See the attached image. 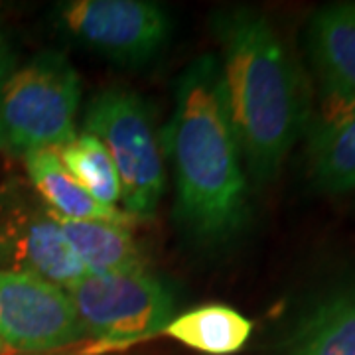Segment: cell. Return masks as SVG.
Returning a JSON list of instances; mask_svg holds the SVG:
<instances>
[{
  "label": "cell",
  "instance_id": "obj_1",
  "mask_svg": "<svg viewBox=\"0 0 355 355\" xmlns=\"http://www.w3.org/2000/svg\"><path fill=\"white\" fill-rule=\"evenodd\" d=\"M219 91L254 186L270 184L310 123L306 79L272 22L251 8L214 18Z\"/></svg>",
  "mask_w": 355,
  "mask_h": 355
},
{
  "label": "cell",
  "instance_id": "obj_2",
  "mask_svg": "<svg viewBox=\"0 0 355 355\" xmlns=\"http://www.w3.org/2000/svg\"><path fill=\"white\" fill-rule=\"evenodd\" d=\"M162 148L174 170L180 227L205 247L235 239L249 221V186L214 53L198 55L178 77Z\"/></svg>",
  "mask_w": 355,
  "mask_h": 355
},
{
  "label": "cell",
  "instance_id": "obj_3",
  "mask_svg": "<svg viewBox=\"0 0 355 355\" xmlns=\"http://www.w3.org/2000/svg\"><path fill=\"white\" fill-rule=\"evenodd\" d=\"M81 79L58 51H44L0 79V150H58L76 139Z\"/></svg>",
  "mask_w": 355,
  "mask_h": 355
},
{
  "label": "cell",
  "instance_id": "obj_4",
  "mask_svg": "<svg viewBox=\"0 0 355 355\" xmlns=\"http://www.w3.org/2000/svg\"><path fill=\"white\" fill-rule=\"evenodd\" d=\"M83 132L101 142L119 172L123 211L150 219L164 193V148L146 101L135 91L109 87L93 95Z\"/></svg>",
  "mask_w": 355,
  "mask_h": 355
},
{
  "label": "cell",
  "instance_id": "obj_5",
  "mask_svg": "<svg viewBox=\"0 0 355 355\" xmlns=\"http://www.w3.org/2000/svg\"><path fill=\"white\" fill-rule=\"evenodd\" d=\"M85 334L105 343L160 336L174 318V296L150 272L87 275L65 288Z\"/></svg>",
  "mask_w": 355,
  "mask_h": 355
},
{
  "label": "cell",
  "instance_id": "obj_6",
  "mask_svg": "<svg viewBox=\"0 0 355 355\" xmlns=\"http://www.w3.org/2000/svg\"><path fill=\"white\" fill-rule=\"evenodd\" d=\"M55 22L81 46L125 65L148 64L172 32L164 6L148 0H67L55 6Z\"/></svg>",
  "mask_w": 355,
  "mask_h": 355
},
{
  "label": "cell",
  "instance_id": "obj_7",
  "mask_svg": "<svg viewBox=\"0 0 355 355\" xmlns=\"http://www.w3.org/2000/svg\"><path fill=\"white\" fill-rule=\"evenodd\" d=\"M0 270L28 272L62 288L87 277L53 214L16 186L0 190Z\"/></svg>",
  "mask_w": 355,
  "mask_h": 355
},
{
  "label": "cell",
  "instance_id": "obj_8",
  "mask_svg": "<svg viewBox=\"0 0 355 355\" xmlns=\"http://www.w3.org/2000/svg\"><path fill=\"white\" fill-rule=\"evenodd\" d=\"M85 334L67 292L48 280L0 270V342L18 352H53Z\"/></svg>",
  "mask_w": 355,
  "mask_h": 355
},
{
  "label": "cell",
  "instance_id": "obj_9",
  "mask_svg": "<svg viewBox=\"0 0 355 355\" xmlns=\"http://www.w3.org/2000/svg\"><path fill=\"white\" fill-rule=\"evenodd\" d=\"M282 355H355V272L300 308L282 340Z\"/></svg>",
  "mask_w": 355,
  "mask_h": 355
},
{
  "label": "cell",
  "instance_id": "obj_10",
  "mask_svg": "<svg viewBox=\"0 0 355 355\" xmlns=\"http://www.w3.org/2000/svg\"><path fill=\"white\" fill-rule=\"evenodd\" d=\"M308 51L324 93V107H355V2L318 8L308 24Z\"/></svg>",
  "mask_w": 355,
  "mask_h": 355
},
{
  "label": "cell",
  "instance_id": "obj_11",
  "mask_svg": "<svg viewBox=\"0 0 355 355\" xmlns=\"http://www.w3.org/2000/svg\"><path fill=\"white\" fill-rule=\"evenodd\" d=\"M306 158L318 190L340 196L355 190V107H324L306 128Z\"/></svg>",
  "mask_w": 355,
  "mask_h": 355
},
{
  "label": "cell",
  "instance_id": "obj_12",
  "mask_svg": "<svg viewBox=\"0 0 355 355\" xmlns=\"http://www.w3.org/2000/svg\"><path fill=\"white\" fill-rule=\"evenodd\" d=\"M30 184L55 217L77 221H109L132 225L137 219L119 207L99 203L76 178L67 172L55 150H36L24 156Z\"/></svg>",
  "mask_w": 355,
  "mask_h": 355
},
{
  "label": "cell",
  "instance_id": "obj_13",
  "mask_svg": "<svg viewBox=\"0 0 355 355\" xmlns=\"http://www.w3.org/2000/svg\"><path fill=\"white\" fill-rule=\"evenodd\" d=\"M55 219L87 275L148 272V261L128 225L64 217Z\"/></svg>",
  "mask_w": 355,
  "mask_h": 355
},
{
  "label": "cell",
  "instance_id": "obj_14",
  "mask_svg": "<svg viewBox=\"0 0 355 355\" xmlns=\"http://www.w3.org/2000/svg\"><path fill=\"white\" fill-rule=\"evenodd\" d=\"M164 336L205 355H233L251 340L253 322L227 304H203L174 316Z\"/></svg>",
  "mask_w": 355,
  "mask_h": 355
},
{
  "label": "cell",
  "instance_id": "obj_15",
  "mask_svg": "<svg viewBox=\"0 0 355 355\" xmlns=\"http://www.w3.org/2000/svg\"><path fill=\"white\" fill-rule=\"evenodd\" d=\"M62 164L77 182L103 205L116 207L123 190L119 172L109 153L99 140L87 132H77L76 139L55 150Z\"/></svg>",
  "mask_w": 355,
  "mask_h": 355
},
{
  "label": "cell",
  "instance_id": "obj_16",
  "mask_svg": "<svg viewBox=\"0 0 355 355\" xmlns=\"http://www.w3.org/2000/svg\"><path fill=\"white\" fill-rule=\"evenodd\" d=\"M10 65H12L10 51H8V48H6V42H4V40H2V36H0V79L8 76V69H10Z\"/></svg>",
  "mask_w": 355,
  "mask_h": 355
},
{
  "label": "cell",
  "instance_id": "obj_17",
  "mask_svg": "<svg viewBox=\"0 0 355 355\" xmlns=\"http://www.w3.org/2000/svg\"><path fill=\"white\" fill-rule=\"evenodd\" d=\"M6 352H8V347H6V345H4V343L0 342V355H2V354H6Z\"/></svg>",
  "mask_w": 355,
  "mask_h": 355
}]
</instances>
